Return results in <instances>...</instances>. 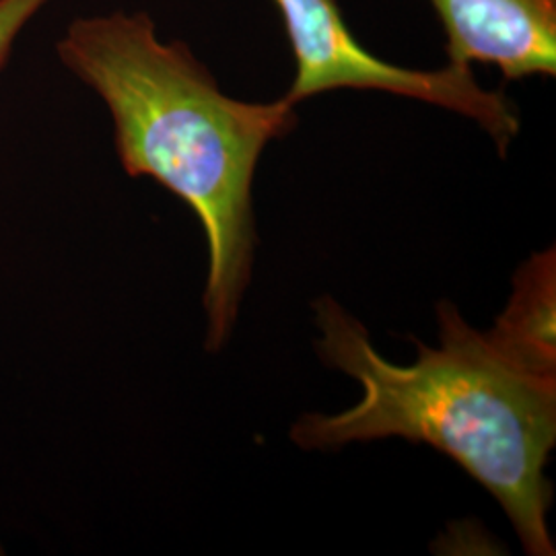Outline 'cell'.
Masks as SVG:
<instances>
[{
  "mask_svg": "<svg viewBox=\"0 0 556 556\" xmlns=\"http://www.w3.org/2000/svg\"><path fill=\"white\" fill-rule=\"evenodd\" d=\"M314 309L319 357L357 379L363 396L344 413L299 418L291 429L299 447L388 438L433 445L497 498L528 555H555L546 464L556 443V369L523 357L495 330L478 332L450 301L438 307L441 344L415 340L413 365L381 357L337 301L321 298Z\"/></svg>",
  "mask_w": 556,
  "mask_h": 556,
  "instance_id": "6da1fadb",
  "label": "cell"
},
{
  "mask_svg": "<svg viewBox=\"0 0 556 556\" xmlns=\"http://www.w3.org/2000/svg\"><path fill=\"white\" fill-rule=\"evenodd\" d=\"M56 50L108 105L126 174L160 181L197 213L208 243L206 349L217 353L252 277L256 167L264 149L298 126L295 103L229 98L186 43L161 40L144 13L80 17Z\"/></svg>",
  "mask_w": 556,
  "mask_h": 556,
  "instance_id": "7a4b0ae2",
  "label": "cell"
},
{
  "mask_svg": "<svg viewBox=\"0 0 556 556\" xmlns=\"http://www.w3.org/2000/svg\"><path fill=\"white\" fill-rule=\"evenodd\" d=\"M282 21L295 77L285 93L291 103L340 89L383 91L425 101L475 119L501 155L519 132L516 105L505 93L484 89L472 68L445 64L438 71L397 66L376 56L355 38L338 0H273Z\"/></svg>",
  "mask_w": 556,
  "mask_h": 556,
  "instance_id": "3957f363",
  "label": "cell"
},
{
  "mask_svg": "<svg viewBox=\"0 0 556 556\" xmlns=\"http://www.w3.org/2000/svg\"><path fill=\"white\" fill-rule=\"evenodd\" d=\"M447 64H491L505 80L555 77L556 0H427Z\"/></svg>",
  "mask_w": 556,
  "mask_h": 556,
  "instance_id": "277c9868",
  "label": "cell"
},
{
  "mask_svg": "<svg viewBox=\"0 0 556 556\" xmlns=\"http://www.w3.org/2000/svg\"><path fill=\"white\" fill-rule=\"evenodd\" d=\"M555 273L553 250L528 260L493 328L514 351L548 369H556Z\"/></svg>",
  "mask_w": 556,
  "mask_h": 556,
  "instance_id": "5b68a950",
  "label": "cell"
},
{
  "mask_svg": "<svg viewBox=\"0 0 556 556\" xmlns=\"http://www.w3.org/2000/svg\"><path fill=\"white\" fill-rule=\"evenodd\" d=\"M48 0H0V71L11 56L13 43Z\"/></svg>",
  "mask_w": 556,
  "mask_h": 556,
  "instance_id": "8992f818",
  "label": "cell"
}]
</instances>
